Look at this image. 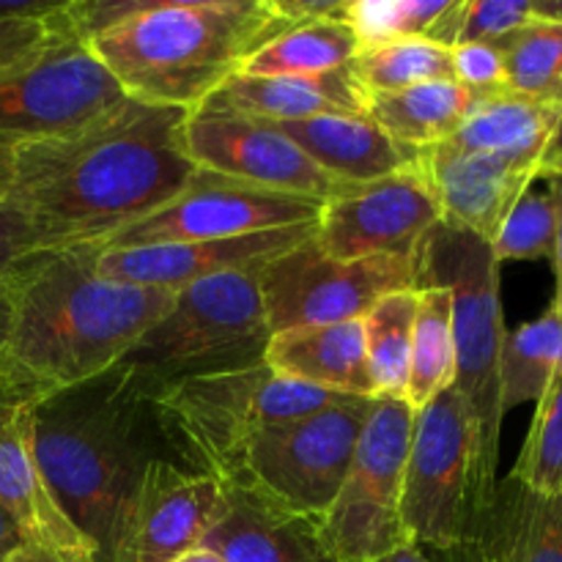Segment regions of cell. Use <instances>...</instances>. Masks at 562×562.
Instances as JSON below:
<instances>
[{
	"mask_svg": "<svg viewBox=\"0 0 562 562\" xmlns=\"http://www.w3.org/2000/svg\"><path fill=\"white\" fill-rule=\"evenodd\" d=\"M11 170H14V151H11V148L0 146V198L9 195Z\"/></svg>",
	"mask_w": 562,
	"mask_h": 562,
	"instance_id": "cell-46",
	"label": "cell"
},
{
	"mask_svg": "<svg viewBox=\"0 0 562 562\" xmlns=\"http://www.w3.org/2000/svg\"><path fill=\"white\" fill-rule=\"evenodd\" d=\"M274 11L289 25H305V22H346L349 0H272Z\"/></svg>",
	"mask_w": 562,
	"mask_h": 562,
	"instance_id": "cell-39",
	"label": "cell"
},
{
	"mask_svg": "<svg viewBox=\"0 0 562 562\" xmlns=\"http://www.w3.org/2000/svg\"><path fill=\"white\" fill-rule=\"evenodd\" d=\"M44 250L36 231L27 223L25 214L11 201L0 198V280L31 252Z\"/></svg>",
	"mask_w": 562,
	"mask_h": 562,
	"instance_id": "cell-38",
	"label": "cell"
},
{
	"mask_svg": "<svg viewBox=\"0 0 562 562\" xmlns=\"http://www.w3.org/2000/svg\"><path fill=\"white\" fill-rule=\"evenodd\" d=\"M442 220V206L420 165L371 184L344 187L322 203L316 241L327 256L360 261L412 256Z\"/></svg>",
	"mask_w": 562,
	"mask_h": 562,
	"instance_id": "cell-14",
	"label": "cell"
},
{
	"mask_svg": "<svg viewBox=\"0 0 562 562\" xmlns=\"http://www.w3.org/2000/svg\"><path fill=\"white\" fill-rule=\"evenodd\" d=\"M316 168L340 184H371L415 168L420 148H412L379 130L368 115H316L305 121H269Z\"/></svg>",
	"mask_w": 562,
	"mask_h": 562,
	"instance_id": "cell-20",
	"label": "cell"
},
{
	"mask_svg": "<svg viewBox=\"0 0 562 562\" xmlns=\"http://www.w3.org/2000/svg\"><path fill=\"white\" fill-rule=\"evenodd\" d=\"M417 289L439 285L450 294L456 346L453 387L470 420L475 459L477 519L497 494L503 401H499V355L505 344L499 263L492 241L439 220L415 250ZM477 525V521H475Z\"/></svg>",
	"mask_w": 562,
	"mask_h": 562,
	"instance_id": "cell-5",
	"label": "cell"
},
{
	"mask_svg": "<svg viewBox=\"0 0 562 562\" xmlns=\"http://www.w3.org/2000/svg\"><path fill=\"white\" fill-rule=\"evenodd\" d=\"M5 322H9V305H5L3 285H0V340H3V335H5Z\"/></svg>",
	"mask_w": 562,
	"mask_h": 562,
	"instance_id": "cell-50",
	"label": "cell"
},
{
	"mask_svg": "<svg viewBox=\"0 0 562 562\" xmlns=\"http://www.w3.org/2000/svg\"><path fill=\"white\" fill-rule=\"evenodd\" d=\"M464 549L492 562H562V492L538 494L505 477Z\"/></svg>",
	"mask_w": 562,
	"mask_h": 562,
	"instance_id": "cell-23",
	"label": "cell"
},
{
	"mask_svg": "<svg viewBox=\"0 0 562 562\" xmlns=\"http://www.w3.org/2000/svg\"><path fill=\"white\" fill-rule=\"evenodd\" d=\"M401 519L417 547L461 552L475 532V459L470 420L456 387L415 412L404 467Z\"/></svg>",
	"mask_w": 562,
	"mask_h": 562,
	"instance_id": "cell-11",
	"label": "cell"
},
{
	"mask_svg": "<svg viewBox=\"0 0 562 562\" xmlns=\"http://www.w3.org/2000/svg\"><path fill=\"white\" fill-rule=\"evenodd\" d=\"M225 486L179 461H151L121 508L104 562H170L203 538L220 519Z\"/></svg>",
	"mask_w": 562,
	"mask_h": 562,
	"instance_id": "cell-15",
	"label": "cell"
},
{
	"mask_svg": "<svg viewBox=\"0 0 562 562\" xmlns=\"http://www.w3.org/2000/svg\"><path fill=\"white\" fill-rule=\"evenodd\" d=\"M562 373V318L549 305L543 316L505 333L499 355V401L503 412L538 404Z\"/></svg>",
	"mask_w": 562,
	"mask_h": 562,
	"instance_id": "cell-28",
	"label": "cell"
},
{
	"mask_svg": "<svg viewBox=\"0 0 562 562\" xmlns=\"http://www.w3.org/2000/svg\"><path fill=\"white\" fill-rule=\"evenodd\" d=\"M22 541L20 536H16L14 525L9 521V516L0 510V558H5V554H11L14 549H20Z\"/></svg>",
	"mask_w": 562,
	"mask_h": 562,
	"instance_id": "cell-44",
	"label": "cell"
},
{
	"mask_svg": "<svg viewBox=\"0 0 562 562\" xmlns=\"http://www.w3.org/2000/svg\"><path fill=\"white\" fill-rule=\"evenodd\" d=\"M456 346L450 294L439 285L417 289V316L412 329L409 373H406L404 401L412 409H423L439 393L453 387Z\"/></svg>",
	"mask_w": 562,
	"mask_h": 562,
	"instance_id": "cell-29",
	"label": "cell"
},
{
	"mask_svg": "<svg viewBox=\"0 0 562 562\" xmlns=\"http://www.w3.org/2000/svg\"><path fill=\"white\" fill-rule=\"evenodd\" d=\"M170 562H225V560H223V554L214 552V549L203 547V543H201V547L190 549V552L179 554V558L170 560Z\"/></svg>",
	"mask_w": 562,
	"mask_h": 562,
	"instance_id": "cell-47",
	"label": "cell"
},
{
	"mask_svg": "<svg viewBox=\"0 0 562 562\" xmlns=\"http://www.w3.org/2000/svg\"><path fill=\"white\" fill-rule=\"evenodd\" d=\"M97 247L36 250L3 280L0 401L36 409L113 371L173 302L170 291L102 278Z\"/></svg>",
	"mask_w": 562,
	"mask_h": 562,
	"instance_id": "cell-2",
	"label": "cell"
},
{
	"mask_svg": "<svg viewBox=\"0 0 562 562\" xmlns=\"http://www.w3.org/2000/svg\"><path fill=\"white\" fill-rule=\"evenodd\" d=\"M263 362L278 376L333 395L376 398L360 322L296 327L269 335Z\"/></svg>",
	"mask_w": 562,
	"mask_h": 562,
	"instance_id": "cell-22",
	"label": "cell"
},
{
	"mask_svg": "<svg viewBox=\"0 0 562 562\" xmlns=\"http://www.w3.org/2000/svg\"><path fill=\"white\" fill-rule=\"evenodd\" d=\"M450 58H453V77L470 91L481 93V97L508 91L503 47L456 44V47H450Z\"/></svg>",
	"mask_w": 562,
	"mask_h": 562,
	"instance_id": "cell-37",
	"label": "cell"
},
{
	"mask_svg": "<svg viewBox=\"0 0 562 562\" xmlns=\"http://www.w3.org/2000/svg\"><path fill=\"white\" fill-rule=\"evenodd\" d=\"M340 395L278 376L267 362L181 379L159 390L148 406L170 459L201 475L231 481L252 439L296 420Z\"/></svg>",
	"mask_w": 562,
	"mask_h": 562,
	"instance_id": "cell-6",
	"label": "cell"
},
{
	"mask_svg": "<svg viewBox=\"0 0 562 562\" xmlns=\"http://www.w3.org/2000/svg\"><path fill=\"white\" fill-rule=\"evenodd\" d=\"M554 192L560 206V225H558V241H554V256H552V267H554V300L552 307L560 313L562 318V173L560 176H547V179H538Z\"/></svg>",
	"mask_w": 562,
	"mask_h": 562,
	"instance_id": "cell-40",
	"label": "cell"
},
{
	"mask_svg": "<svg viewBox=\"0 0 562 562\" xmlns=\"http://www.w3.org/2000/svg\"><path fill=\"white\" fill-rule=\"evenodd\" d=\"M508 91L562 108V25L532 20L503 44Z\"/></svg>",
	"mask_w": 562,
	"mask_h": 562,
	"instance_id": "cell-33",
	"label": "cell"
},
{
	"mask_svg": "<svg viewBox=\"0 0 562 562\" xmlns=\"http://www.w3.org/2000/svg\"><path fill=\"white\" fill-rule=\"evenodd\" d=\"M3 562H49V560L42 558V554L31 552V549H27V547H20V549H14V552H11V554H5Z\"/></svg>",
	"mask_w": 562,
	"mask_h": 562,
	"instance_id": "cell-48",
	"label": "cell"
},
{
	"mask_svg": "<svg viewBox=\"0 0 562 562\" xmlns=\"http://www.w3.org/2000/svg\"><path fill=\"white\" fill-rule=\"evenodd\" d=\"M60 0H14L3 3L0 0V20H22V16H44L58 5Z\"/></svg>",
	"mask_w": 562,
	"mask_h": 562,
	"instance_id": "cell-41",
	"label": "cell"
},
{
	"mask_svg": "<svg viewBox=\"0 0 562 562\" xmlns=\"http://www.w3.org/2000/svg\"><path fill=\"white\" fill-rule=\"evenodd\" d=\"M560 115L562 108L519 93H488L477 99L459 132L442 146L467 154H503L543 162Z\"/></svg>",
	"mask_w": 562,
	"mask_h": 562,
	"instance_id": "cell-25",
	"label": "cell"
},
{
	"mask_svg": "<svg viewBox=\"0 0 562 562\" xmlns=\"http://www.w3.org/2000/svg\"><path fill=\"white\" fill-rule=\"evenodd\" d=\"M530 22V0H464L456 44L503 47L514 33H519Z\"/></svg>",
	"mask_w": 562,
	"mask_h": 562,
	"instance_id": "cell-36",
	"label": "cell"
},
{
	"mask_svg": "<svg viewBox=\"0 0 562 562\" xmlns=\"http://www.w3.org/2000/svg\"><path fill=\"white\" fill-rule=\"evenodd\" d=\"M184 115L124 99L69 135L16 146L5 201L25 214L44 250H99L192 179Z\"/></svg>",
	"mask_w": 562,
	"mask_h": 562,
	"instance_id": "cell-1",
	"label": "cell"
},
{
	"mask_svg": "<svg viewBox=\"0 0 562 562\" xmlns=\"http://www.w3.org/2000/svg\"><path fill=\"white\" fill-rule=\"evenodd\" d=\"M0 562H3V558H0Z\"/></svg>",
	"mask_w": 562,
	"mask_h": 562,
	"instance_id": "cell-51",
	"label": "cell"
},
{
	"mask_svg": "<svg viewBox=\"0 0 562 562\" xmlns=\"http://www.w3.org/2000/svg\"><path fill=\"white\" fill-rule=\"evenodd\" d=\"M538 494L562 492V373L536 404V417L510 475Z\"/></svg>",
	"mask_w": 562,
	"mask_h": 562,
	"instance_id": "cell-35",
	"label": "cell"
},
{
	"mask_svg": "<svg viewBox=\"0 0 562 562\" xmlns=\"http://www.w3.org/2000/svg\"><path fill=\"white\" fill-rule=\"evenodd\" d=\"M322 201L269 187L247 184L231 176L198 168L184 190L176 192L165 206L119 231L102 247H146L170 241H209L258 231L291 228L316 223Z\"/></svg>",
	"mask_w": 562,
	"mask_h": 562,
	"instance_id": "cell-13",
	"label": "cell"
},
{
	"mask_svg": "<svg viewBox=\"0 0 562 562\" xmlns=\"http://www.w3.org/2000/svg\"><path fill=\"white\" fill-rule=\"evenodd\" d=\"M464 0H349L346 25L362 47L393 38H431L456 47Z\"/></svg>",
	"mask_w": 562,
	"mask_h": 562,
	"instance_id": "cell-30",
	"label": "cell"
},
{
	"mask_svg": "<svg viewBox=\"0 0 562 562\" xmlns=\"http://www.w3.org/2000/svg\"><path fill=\"white\" fill-rule=\"evenodd\" d=\"M448 560H450V562H492V560L481 558V554L470 552V549H464V552H456V554H450Z\"/></svg>",
	"mask_w": 562,
	"mask_h": 562,
	"instance_id": "cell-49",
	"label": "cell"
},
{
	"mask_svg": "<svg viewBox=\"0 0 562 562\" xmlns=\"http://www.w3.org/2000/svg\"><path fill=\"white\" fill-rule=\"evenodd\" d=\"M33 453L71 525L108 560L121 508L168 448L151 406L113 373L33 409Z\"/></svg>",
	"mask_w": 562,
	"mask_h": 562,
	"instance_id": "cell-4",
	"label": "cell"
},
{
	"mask_svg": "<svg viewBox=\"0 0 562 562\" xmlns=\"http://www.w3.org/2000/svg\"><path fill=\"white\" fill-rule=\"evenodd\" d=\"M351 71L366 93L404 91L434 80H456L450 47L431 38H393L368 44L351 60Z\"/></svg>",
	"mask_w": 562,
	"mask_h": 562,
	"instance_id": "cell-32",
	"label": "cell"
},
{
	"mask_svg": "<svg viewBox=\"0 0 562 562\" xmlns=\"http://www.w3.org/2000/svg\"><path fill=\"white\" fill-rule=\"evenodd\" d=\"M415 316L417 289H404L373 302L360 318L376 398H404Z\"/></svg>",
	"mask_w": 562,
	"mask_h": 562,
	"instance_id": "cell-31",
	"label": "cell"
},
{
	"mask_svg": "<svg viewBox=\"0 0 562 562\" xmlns=\"http://www.w3.org/2000/svg\"><path fill=\"white\" fill-rule=\"evenodd\" d=\"M285 27L272 0H146L86 47L126 99L190 113Z\"/></svg>",
	"mask_w": 562,
	"mask_h": 562,
	"instance_id": "cell-3",
	"label": "cell"
},
{
	"mask_svg": "<svg viewBox=\"0 0 562 562\" xmlns=\"http://www.w3.org/2000/svg\"><path fill=\"white\" fill-rule=\"evenodd\" d=\"M203 547L223 554L225 562H333L318 541L316 525L269 508L234 486H225L223 514Z\"/></svg>",
	"mask_w": 562,
	"mask_h": 562,
	"instance_id": "cell-24",
	"label": "cell"
},
{
	"mask_svg": "<svg viewBox=\"0 0 562 562\" xmlns=\"http://www.w3.org/2000/svg\"><path fill=\"white\" fill-rule=\"evenodd\" d=\"M181 146L195 168L322 203L349 187L316 168L269 121L231 110H190L181 124Z\"/></svg>",
	"mask_w": 562,
	"mask_h": 562,
	"instance_id": "cell-16",
	"label": "cell"
},
{
	"mask_svg": "<svg viewBox=\"0 0 562 562\" xmlns=\"http://www.w3.org/2000/svg\"><path fill=\"white\" fill-rule=\"evenodd\" d=\"M124 91L71 27L66 3L53 36L0 66V146L69 135L124 102Z\"/></svg>",
	"mask_w": 562,
	"mask_h": 562,
	"instance_id": "cell-10",
	"label": "cell"
},
{
	"mask_svg": "<svg viewBox=\"0 0 562 562\" xmlns=\"http://www.w3.org/2000/svg\"><path fill=\"white\" fill-rule=\"evenodd\" d=\"M373 562H434L428 558L426 552H423V547H417V543H409V547L398 549V552L387 554V558H379Z\"/></svg>",
	"mask_w": 562,
	"mask_h": 562,
	"instance_id": "cell-45",
	"label": "cell"
},
{
	"mask_svg": "<svg viewBox=\"0 0 562 562\" xmlns=\"http://www.w3.org/2000/svg\"><path fill=\"white\" fill-rule=\"evenodd\" d=\"M373 401L340 395L311 415L267 428L252 439L225 486L318 525L344 486Z\"/></svg>",
	"mask_w": 562,
	"mask_h": 562,
	"instance_id": "cell-8",
	"label": "cell"
},
{
	"mask_svg": "<svg viewBox=\"0 0 562 562\" xmlns=\"http://www.w3.org/2000/svg\"><path fill=\"white\" fill-rule=\"evenodd\" d=\"M316 223L291 225V228L258 231L247 236L209 241H170L146 247H99L93 269L102 278L119 283L140 285L154 291L187 289L201 280L228 272H258L283 252L294 250L316 234Z\"/></svg>",
	"mask_w": 562,
	"mask_h": 562,
	"instance_id": "cell-17",
	"label": "cell"
},
{
	"mask_svg": "<svg viewBox=\"0 0 562 562\" xmlns=\"http://www.w3.org/2000/svg\"><path fill=\"white\" fill-rule=\"evenodd\" d=\"M412 426L415 409L404 398L371 404L344 486L316 525L333 562H373L415 543L401 519Z\"/></svg>",
	"mask_w": 562,
	"mask_h": 562,
	"instance_id": "cell-9",
	"label": "cell"
},
{
	"mask_svg": "<svg viewBox=\"0 0 562 562\" xmlns=\"http://www.w3.org/2000/svg\"><path fill=\"white\" fill-rule=\"evenodd\" d=\"M417 165L437 192L445 223L472 231L486 241L497 236L510 206L541 176V162L536 159L453 151L442 143L420 148Z\"/></svg>",
	"mask_w": 562,
	"mask_h": 562,
	"instance_id": "cell-19",
	"label": "cell"
},
{
	"mask_svg": "<svg viewBox=\"0 0 562 562\" xmlns=\"http://www.w3.org/2000/svg\"><path fill=\"white\" fill-rule=\"evenodd\" d=\"M558 225H560V206L554 192L525 190L519 201L510 206L505 214L503 225H499L497 236L492 239V250L497 263L503 267L505 261H538V258L554 256V241H558Z\"/></svg>",
	"mask_w": 562,
	"mask_h": 562,
	"instance_id": "cell-34",
	"label": "cell"
},
{
	"mask_svg": "<svg viewBox=\"0 0 562 562\" xmlns=\"http://www.w3.org/2000/svg\"><path fill=\"white\" fill-rule=\"evenodd\" d=\"M362 49L346 22H305L285 27L280 36L263 44L258 53L241 64L236 75L250 77H291V75H329L351 66Z\"/></svg>",
	"mask_w": 562,
	"mask_h": 562,
	"instance_id": "cell-27",
	"label": "cell"
},
{
	"mask_svg": "<svg viewBox=\"0 0 562 562\" xmlns=\"http://www.w3.org/2000/svg\"><path fill=\"white\" fill-rule=\"evenodd\" d=\"M477 99L481 93L459 80H434L404 91L368 93L366 115L404 146L428 148L448 143Z\"/></svg>",
	"mask_w": 562,
	"mask_h": 562,
	"instance_id": "cell-26",
	"label": "cell"
},
{
	"mask_svg": "<svg viewBox=\"0 0 562 562\" xmlns=\"http://www.w3.org/2000/svg\"><path fill=\"white\" fill-rule=\"evenodd\" d=\"M560 173H562V115H560L558 130H554L552 143H549L547 154H543L541 176H538V179H547V176H560Z\"/></svg>",
	"mask_w": 562,
	"mask_h": 562,
	"instance_id": "cell-42",
	"label": "cell"
},
{
	"mask_svg": "<svg viewBox=\"0 0 562 562\" xmlns=\"http://www.w3.org/2000/svg\"><path fill=\"white\" fill-rule=\"evenodd\" d=\"M368 93L351 66L329 75H234L201 104L261 121H305L316 115H366Z\"/></svg>",
	"mask_w": 562,
	"mask_h": 562,
	"instance_id": "cell-21",
	"label": "cell"
},
{
	"mask_svg": "<svg viewBox=\"0 0 562 562\" xmlns=\"http://www.w3.org/2000/svg\"><path fill=\"white\" fill-rule=\"evenodd\" d=\"M0 510L22 547L49 562H99L97 547L71 525L33 453V406L0 401Z\"/></svg>",
	"mask_w": 562,
	"mask_h": 562,
	"instance_id": "cell-18",
	"label": "cell"
},
{
	"mask_svg": "<svg viewBox=\"0 0 562 562\" xmlns=\"http://www.w3.org/2000/svg\"><path fill=\"white\" fill-rule=\"evenodd\" d=\"M269 333L360 322L393 291L417 289L412 256H373L340 261L318 247L316 234L256 272Z\"/></svg>",
	"mask_w": 562,
	"mask_h": 562,
	"instance_id": "cell-12",
	"label": "cell"
},
{
	"mask_svg": "<svg viewBox=\"0 0 562 562\" xmlns=\"http://www.w3.org/2000/svg\"><path fill=\"white\" fill-rule=\"evenodd\" d=\"M269 335L256 272L217 274L176 291L168 311L110 373L148 404L181 379L263 362Z\"/></svg>",
	"mask_w": 562,
	"mask_h": 562,
	"instance_id": "cell-7",
	"label": "cell"
},
{
	"mask_svg": "<svg viewBox=\"0 0 562 562\" xmlns=\"http://www.w3.org/2000/svg\"><path fill=\"white\" fill-rule=\"evenodd\" d=\"M530 11L532 20L562 25V0H530Z\"/></svg>",
	"mask_w": 562,
	"mask_h": 562,
	"instance_id": "cell-43",
	"label": "cell"
}]
</instances>
